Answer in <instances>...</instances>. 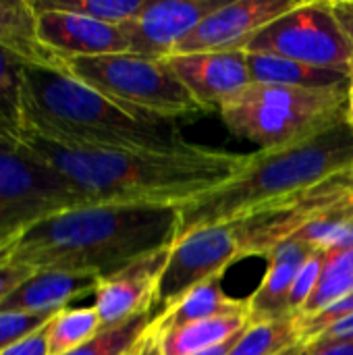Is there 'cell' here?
Returning <instances> with one entry per match:
<instances>
[{"label":"cell","mask_w":353,"mask_h":355,"mask_svg":"<svg viewBox=\"0 0 353 355\" xmlns=\"http://www.w3.org/2000/svg\"><path fill=\"white\" fill-rule=\"evenodd\" d=\"M8 141L64 177L85 206H173L229 181L248 162L233 154L189 144L177 152H133L67 146L25 127L0 133Z\"/></svg>","instance_id":"obj_1"},{"label":"cell","mask_w":353,"mask_h":355,"mask_svg":"<svg viewBox=\"0 0 353 355\" xmlns=\"http://www.w3.org/2000/svg\"><path fill=\"white\" fill-rule=\"evenodd\" d=\"M179 214L173 206H81L25 229L10 264L33 270L92 275L100 281L173 248Z\"/></svg>","instance_id":"obj_2"},{"label":"cell","mask_w":353,"mask_h":355,"mask_svg":"<svg viewBox=\"0 0 353 355\" xmlns=\"http://www.w3.org/2000/svg\"><path fill=\"white\" fill-rule=\"evenodd\" d=\"M353 171V129L347 121L306 141L248 154L229 181L177 208V239L295 202Z\"/></svg>","instance_id":"obj_3"},{"label":"cell","mask_w":353,"mask_h":355,"mask_svg":"<svg viewBox=\"0 0 353 355\" xmlns=\"http://www.w3.org/2000/svg\"><path fill=\"white\" fill-rule=\"evenodd\" d=\"M23 127L67 146L177 152L189 144L175 121L135 114L64 71L23 69Z\"/></svg>","instance_id":"obj_4"},{"label":"cell","mask_w":353,"mask_h":355,"mask_svg":"<svg viewBox=\"0 0 353 355\" xmlns=\"http://www.w3.org/2000/svg\"><path fill=\"white\" fill-rule=\"evenodd\" d=\"M347 87L304 89L250 83L218 110V116L235 137L260 150L285 148L345 121Z\"/></svg>","instance_id":"obj_5"},{"label":"cell","mask_w":353,"mask_h":355,"mask_svg":"<svg viewBox=\"0 0 353 355\" xmlns=\"http://www.w3.org/2000/svg\"><path fill=\"white\" fill-rule=\"evenodd\" d=\"M64 73L135 114L177 121L202 112L166 58L131 52L79 56L64 58Z\"/></svg>","instance_id":"obj_6"},{"label":"cell","mask_w":353,"mask_h":355,"mask_svg":"<svg viewBox=\"0 0 353 355\" xmlns=\"http://www.w3.org/2000/svg\"><path fill=\"white\" fill-rule=\"evenodd\" d=\"M246 52L352 73L353 44L333 12V0H300L260 29Z\"/></svg>","instance_id":"obj_7"},{"label":"cell","mask_w":353,"mask_h":355,"mask_svg":"<svg viewBox=\"0 0 353 355\" xmlns=\"http://www.w3.org/2000/svg\"><path fill=\"white\" fill-rule=\"evenodd\" d=\"M85 206L73 185L29 152L0 141V233H23L40 220Z\"/></svg>","instance_id":"obj_8"},{"label":"cell","mask_w":353,"mask_h":355,"mask_svg":"<svg viewBox=\"0 0 353 355\" xmlns=\"http://www.w3.org/2000/svg\"><path fill=\"white\" fill-rule=\"evenodd\" d=\"M239 260H246V256L243 235L237 220L187 233L171 248L166 266L156 287L154 310L158 308L164 312L193 287L208 279L223 277L225 270Z\"/></svg>","instance_id":"obj_9"},{"label":"cell","mask_w":353,"mask_h":355,"mask_svg":"<svg viewBox=\"0 0 353 355\" xmlns=\"http://www.w3.org/2000/svg\"><path fill=\"white\" fill-rule=\"evenodd\" d=\"M298 4L300 0H225L175 48L173 54L246 50L260 29Z\"/></svg>","instance_id":"obj_10"},{"label":"cell","mask_w":353,"mask_h":355,"mask_svg":"<svg viewBox=\"0 0 353 355\" xmlns=\"http://www.w3.org/2000/svg\"><path fill=\"white\" fill-rule=\"evenodd\" d=\"M225 0H148L146 8L121 25L129 52L148 58H169L175 48Z\"/></svg>","instance_id":"obj_11"},{"label":"cell","mask_w":353,"mask_h":355,"mask_svg":"<svg viewBox=\"0 0 353 355\" xmlns=\"http://www.w3.org/2000/svg\"><path fill=\"white\" fill-rule=\"evenodd\" d=\"M202 112H218L252 81L246 50L173 54L166 58Z\"/></svg>","instance_id":"obj_12"},{"label":"cell","mask_w":353,"mask_h":355,"mask_svg":"<svg viewBox=\"0 0 353 355\" xmlns=\"http://www.w3.org/2000/svg\"><path fill=\"white\" fill-rule=\"evenodd\" d=\"M169 254L171 248L150 254L100 281L94 293V310L102 331L121 327L144 312H154L156 287Z\"/></svg>","instance_id":"obj_13"},{"label":"cell","mask_w":353,"mask_h":355,"mask_svg":"<svg viewBox=\"0 0 353 355\" xmlns=\"http://www.w3.org/2000/svg\"><path fill=\"white\" fill-rule=\"evenodd\" d=\"M35 15L40 42L62 60L129 52L123 27L62 10H42Z\"/></svg>","instance_id":"obj_14"},{"label":"cell","mask_w":353,"mask_h":355,"mask_svg":"<svg viewBox=\"0 0 353 355\" xmlns=\"http://www.w3.org/2000/svg\"><path fill=\"white\" fill-rule=\"evenodd\" d=\"M314 252L316 250H312L308 243L295 237H289L287 241H283L279 248L270 252V256L266 258L268 268H266L262 283L246 300L250 324L295 318L289 312L287 300H289V293H291V287L300 268Z\"/></svg>","instance_id":"obj_15"},{"label":"cell","mask_w":353,"mask_h":355,"mask_svg":"<svg viewBox=\"0 0 353 355\" xmlns=\"http://www.w3.org/2000/svg\"><path fill=\"white\" fill-rule=\"evenodd\" d=\"M100 285L98 277L35 270L2 304L0 312H62L69 304L94 295Z\"/></svg>","instance_id":"obj_16"},{"label":"cell","mask_w":353,"mask_h":355,"mask_svg":"<svg viewBox=\"0 0 353 355\" xmlns=\"http://www.w3.org/2000/svg\"><path fill=\"white\" fill-rule=\"evenodd\" d=\"M0 46L31 67L64 71V60L40 42L37 15L29 0H0Z\"/></svg>","instance_id":"obj_17"},{"label":"cell","mask_w":353,"mask_h":355,"mask_svg":"<svg viewBox=\"0 0 353 355\" xmlns=\"http://www.w3.org/2000/svg\"><path fill=\"white\" fill-rule=\"evenodd\" d=\"M223 277H214L204 281L202 285L187 291L179 302L169 306L164 312H160L152 320L154 333H164L177 327H185L191 322L210 320L216 316H229V314H241L248 312L246 300H235L223 291L221 285Z\"/></svg>","instance_id":"obj_18"},{"label":"cell","mask_w":353,"mask_h":355,"mask_svg":"<svg viewBox=\"0 0 353 355\" xmlns=\"http://www.w3.org/2000/svg\"><path fill=\"white\" fill-rule=\"evenodd\" d=\"M248 327H250V314L241 312V314L216 316L202 322H191L164 333H154L150 329V333L158 343L160 355H196L235 339Z\"/></svg>","instance_id":"obj_19"},{"label":"cell","mask_w":353,"mask_h":355,"mask_svg":"<svg viewBox=\"0 0 353 355\" xmlns=\"http://www.w3.org/2000/svg\"><path fill=\"white\" fill-rule=\"evenodd\" d=\"M248 54V64L254 83L266 85H287V87H304V89H331V87H347L352 81V73L339 69H320L279 56L268 54Z\"/></svg>","instance_id":"obj_20"},{"label":"cell","mask_w":353,"mask_h":355,"mask_svg":"<svg viewBox=\"0 0 353 355\" xmlns=\"http://www.w3.org/2000/svg\"><path fill=\"white\" fill-rule=\"evenodd\" d=\"M293 237L322 254L353 250V208L343 193V179L341 193L312 220H308Z\"/></svg>","instance_id":"obj_21"},{"label":"cell","mask_w":353,"mask_h":355,"mask_svg":"<svg viewBox=\"0 0 353 355\" xmlns=\"http://www.w3.org/2000/svg\"><path fill=\"white\" fill-rule=\"evenodd\" d=\"M102 331L98 312L89 308H67L58 312L46 327L48 355H64L87 341H92Z\"/></svg>","instance_id":"obj_22"},{"label":"cell","mask_w":353,"mask_h":355,"mask_svg":"<svg viewBox=\"0 0 353 355\" xmlns=\"http://www.w3.org/2000/svg\"><path fill=\"white\" fill-rule=\"evenodd\" d=\"M29 4L35 12L62 10L121 27L133 21L146 8L148 0H29Z\"/></svg>","instance_id":"obj_23"},{"label":"cell","mask_w":353,"mask_h":355,"mask_svg":"<svg viewBox=\"0 0 353 355\" xmlns=\"http://www.w3.org/2000/svg\"><path fill=\"white\" fill-rule=\"evenodd\" d=\"M353 293V250L327 254L320 281L314 295L306 304L300 316H312L327 306L347 297ZM298 316V318H300Z\"/></svg>","instance_id":"obj_24"},{"label":"cell","mask_w":353,"mask_h":355,"mask_svg":"<svg viewBox=\"0 0 353 355\" xmlns=\"http://www.w3.org/2000/svg\"><path fill=\"white\" fill-rule=\"evenodd\" d=\"M300 345L295 318L250 324L227 355H281Z\"/></svg>","instance_id":"obj_25"},{"label":"cell","mask_w":353,"mask_h":355,"mask_svg":"<svg viewBox=\"0 0 353 355\" xmlns=\"http://www.w3.org/2000/svg\"><path fill=\"white\" fill-rule=\"evenodd\" d=\"M27 62L0 46V133L23 127V69Z\"/></svg>","instance_id":"obj_26"},{"label":"cell","mask_w":353,"mask_h":355,"mask_svg":"<svg viewBox=\"0 0 353 355\" xmlns=\"http://www.w3.org/2000/svg\"><path fill=\"white\" fill-rule=\"evenodd\" d=\"M152 316L154 312H144L121 327L100 331L92 341L64 355H131L139 345V341L146 337L154 320Z\"/></svg>","instance_id":"obj_27"},{"label":"cell","mask_w":353,"mask_h":355,"mask_svg":"<svg viewBox=\"0 0 353 355\" xmlns=\"http://www.w3.org/2000/svg\"><path fill=\"white\" fill-rule=\"evenodd\" d=\"M353 316V293L327 306L325 310L312 314V316H300L295 318V331H298V339L300 345H310L314 343L322 333H327L331 327L343 322L345 318Z\"/></svg>","instance_id":"obj_28"},{"label":"cell","mask_w":353,"mask_h":355,"mask_svg":"<svg viewBox=\"0 0 353 355\" xmlns=\"http://www.w3.org/2000/svg\"><path fill=\"white\" fill-rule=\"evenodd\" d=\"M58 312H0V352L44 329Z\"/></svg>","instance_id":"obj_29"},{"label":"cell","mask_w":353,"mask_h":355,"mask_svg":"<svg viewBox=\"0 0 353 355\" xmlns=\"http://www.w3.org/2000/svg\"><path fill=\"white\" fill-rule=\"evenodd\" d=\"M325 260H327V254L314 252V254L304 262V266L300 268V272H298V277H295V281H293L289 300H287L289 312H291L295 318L302 314V310L306 308V304H308L310 297L314 295L316 285H318L320 275H322V268H325Z\"/></svg>","instance_id":"obj_30"},{"label":"cell","mask_w":353,"mask_h":355,"mask_svg":"<svg viewBox=\"0 0 353 355\" xmlns=\"http://www.w3.org/2000/svg\"><path fill=\"white\" fill-rule=\"evenodd\" d=\"M35 270L27 266H17V264H4L0 266V304L21 285L25 283Z\"/></svg>","instance_id":"obj_31"},{"label":"cell","mask_w":353,"mask_h":355,"mask_svg":"<svg viewBox=\"0 0 353 355\" xmlns=\"http://www.w3.org/2000/svg\"><path fill=\"white\" fill-rule=\"evenodd\" d=\"M48 327V324H46ZM46 327L27 337L25 341L0 352V355H48V341H46Z\"/></svg>","instance_id":"obj_32"},{"label":"cell","mask_w":353,"mask_h":355,"mask_svg":"<svg viewBox=\"0 0 353 355\" xmlns=\"http://www.w3.org/2000/svg\"><path fill=\"white\" fill-rule=\"evenodd\" d=\"M304 355H353V337L320 343V345H308L304 347Z\"/></svg>","instance_id":"obj_33"},{"label":"cell","mask_w":353,"mask_h":355,"mask_svg":"<svg viewBox=\"0 0 353 355\" xmlns=\"http://www.w3.org/2000/svg\"><path fill=\"white\" fill-rule=\"evenodd\" d=\"M333 12L353 44V0H333Z\"/></svg>","instance_id":"obj_34"},{"label":"cell","mask_w":353,"mask_h":355,"mask_svg":"<svg viewBox=\"0 0 353 355\" xmlns=\"http://www.w3.org/2000/svg\"><path fill=\"white\" fill-rule=\"evenodd\" d=\"M21 233H0V266L10 264V256L15 250V241Z\"/></svg>","instance_id":"obj_35"},{"label":"cell","mask_w":353,"mask_h":355,"mask_svg":"<svg viewBox=\"0 0 353 355\" xmlns=\"http://www.w3.org/2000/svg\"><path fill=\"white\" fill-rule=\"evenodd\" d=\"M239 337V335H237ZM237 337L235 339H231V341H227V343H223V345H218V347H214V349H208V352H204V354H196V355H227L231 352V347H233V343L237 341Z\"/></svg>","instance_id":"obj_36"},{"label":"cell","mask_w":353,"mask_h":355,"mask_svg":"<svg viewBox=\"0 0 353 355\" xmlns=\"http://www.w3.org/2000/svg\"><path fill=\"white\" fill-rule=\"evenodd\" d=\"M345 121L350 123V127L353 129V77L347 87V108H345Z\"/></svg>","instance_id":"obj_37"},{"label":"cell","mask_w":353,"mask_h":355,"mask_svg":"<svg viewBox=\"0 0 353 355\" xmlns=\"http://www.w3.org/2000/svg\"><path fill=\"white\" fill-rule=\"evenodd\" d=\"M343 193H345L347 202L352 204L353 208V171H350V173L343 177Z\"/></svg>","instance_id":"obj_38"},{"label":"cell","mask_w":353,"mask_h":355,"mask_svg":"<svg viewBox=\"0 0 353 355\" xmlns=\"http://www.w3.org/2000/svg\"><path fill=\"white\" fill-rule=\"evenodd\" d=\"M281 355H304V347H302V345H295V347L287 349L285 354H281Z\"/></svg>","instance_id":"obj_39"},{"label":"cell","mask_w":353,"mask_h":355,"mask_svg":"<svg viewBox=\"0 0 353 355\" xmlns=\"http://www.w3.org/2000/svg\"><path fill=\"white\" fill-rule=\"evenodd\" d=\"M352 77H353V60H352Z\"/></svg>","instance_id":"obj_40"},{"label":"cell","mask_w":353,"mask_h":355,"mask_svg":"<svg viewBox=\"0 0 353 355\" xmlns=\"http://www.w3.org/2000/svg\"><path fill=\"white\" fill-rule=\"evenodd\" d=\"M131 355H135V352H133V354H131Z\"/></svg>","instance_id":"obj_41"}]
</instances>
